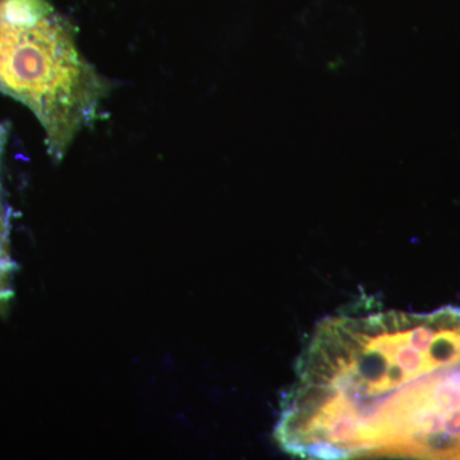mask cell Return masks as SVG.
<instances>
[{
    "label": "cell",
    "mask_w": 460,
    "mask_h": 460,
    "mask_svg": "<svg viewBox=\"0 0 460 460\" xmlns=\"http://www.w3.org/2000/svg\"><path fill=\"white\" fill-rule=\"evenodd\" d=\"M275 438L304 459H460V313H341L296 361Z\"/></svg>",
    "instance_id": "6da1fadb"
},
{
    "label": "cell",
    "mask_w": 460,
    "mask_h": 460,
    "mask_svg": "<svg viewBox=\"0 0 460 460\" xmlns=\"http://www.w3.org/2000/svg\"><path fill=\"white\" fill-rule=\"evenodd\" d=\"M0 90L35 111L51 156L60 160L96 117L105 86L75 49L68 27L47 16L33 27L0 23Z\"/></svg>",
    "instance_id": "7a4b0ae2"
},
{
    "label": "cell",
    "mask_w": 460,
    "mask_h": 460,
    "mask_svg": "<svg viewBox=\"0 0 460 460\" xmlns=\"http://www.w3.org/2000/svg\"><path fill=\"white\" fill-rule=\"evenodd\" d=\"M50 8L42 0H4L0 8V16L8 25L33 27L47 16Z\"/></svg>",
    "instance_id": "3957f363"
},
{
    "label": "cell",
    "mask_w": 460,
    "mask_h": 460,
    "mask_svg": "<svg viewBox=\"0 0 460 460\" xmlns=\"http://www.w3.org/2000/svg\"><path fill=\"white\" fill-rule=\"evenodd\" d=\"M18 269V265L9 257L8 253H0V314L8 311L14 296L12 277Z\"/></svg>",
    "instance_id": "277c9868"
},
{
    "label": "cell",
    "mask_w": 460,
    "mask_h": 460,
    "mask_svg": "<svg viewBox=\"0 0 460 460\" xmlns=\"http://www.w3.org/2000/svg\"><path fill=\"white\" fill-rule=\"evenodd\" d=\"M8 224L3 214H0V253H8Z\"/></svg>",
    "instance_id": "5b68a950"
},
{
    "label": "cell",
    "mask_w": 460,
    "mask_h": 460,
    "mask_svg": "<svg viewBox=\"0 0 460 460\" xmlns=\"http://www.w3.org/2000/svg\"><path fill=\"white\" fill-rule=\"evenodd\" d=\"M5 138H7V128L0 124V155H2L3 147H4Z\"/></svg>",
    "instance_id": "8992f818"
},
{
    "label": "cell",
    "mask_w": 460,
    "mask_h": 460,
    "mask_svg": "<svg viewBox=\"0 0 460 460\" xmlns=\"http://www.w3.org/2000/svg\"><path fill=\"white\" fill-rule=\"evenodd\" d=\"M458 310H459V313H460V308H458Z\"/></svg>",
    "instance_id": "52a82bcc"
}]
</instances>
